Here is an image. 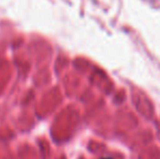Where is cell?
<instances>
[{
    "mask_svg": "<svg viewBox=\"0 0 160 159\" xmlns=\"http://www.w3.org/2000/svg\"><path fill=\"white\" fill-rule=\"evenodd\" d=\"M103 159H111V158H103Z\"/></svg>",
    "mask_w": 160,
    "mask_h": 159,
    "instance_id": "6da1fadb",
    "label": "cell"
}]
</instances>
